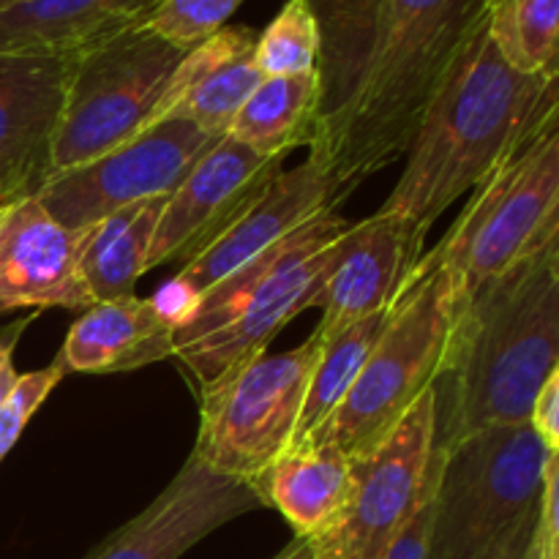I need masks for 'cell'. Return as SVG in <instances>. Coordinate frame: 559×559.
<instances>
[{"mask_svg":"<svg viewBox=\"0 0 559 559\" xmlns=\"http://www.w3.org/2000/svg\"><path fill=\"white\" fill-rule=\"evenodd\" d=\"M162 0H0V49L76 55L142 25Z\"/></svg>","mask_w":559,"mask_h":559,"instance_id":"obj_20","label":"cell"},{"mask_svg":"<svg viewBox=\"0 0 559 559\" xmlns=\"http://www.w3.org/2000/svg\"><path fill=\"white\" fill-rule=\"evenodd\" d=\"M559 74L513 69L484 25L473 33L420 115L402 178L380 211L431 224L519 151L555 129Z\"/></svg>","mask_w":559,"mask_h":559,"instance_id":"obj_2","label":"cell"},{"mask_svg":"<svg viewBox=\"0 0 559 559\" xmlns=\"http://www.w3.org/2000/svg\"><path fill=\"white\" fill-rule=\"evenodd\" d=\"M391 309L377 311V314L349 325L347 331L331 336L328 342H320V353H317L314 369L309 374V388H306V402L304 413H300L295 445L309 440L336 413V407L358 380L371 347L377 344L388 317H391Z\"/></svg>","mask_w":559,"mask_h":559,"instance_id":"obj_24","label":"cell"},{"mask_svg":"<svg viewBox=\"0 0 559 559\" xmlns=\"http://www.w3.org/2000/svg\"><path fill=\"white\" fill-rule=\"evenodd\" d=\"M218 136L189 120H158L104 156L49 175L33 194L69 229H85L134 202L169 197Z\"/></svg>","mask_w":559,"mask_h":559,"instance_id":"obj_10","label":"cell"},{"mask_svg":"<svg viewBox=\"0 0 559 559\" xmlns=\"http://www.w3.org/2000/svg\"><path fill=\"white\" fill-rule=\"evenodd\" d=\"M284 158L251 153L233 136H218L164 202L145 271L191 262L207 249L260 191L282 173Z\"/></svg>","mask_w":559,"mask_h":559,"instance_id":"obj_12","label":"cell"},{"mask_svg":"<svg viewBox=\"0 0 559 559\" xmlns=\"http://www.w3.org/2000/svg\"><path fill=\"white\" fill-rule=\"evenodd\" d=\"M557 480H559V453H551L549 462H546L544 491H540L538 516H535V530H533V540H530L527 559H559Z\"/></svg>","mask_w":559,"mask_h":559,"instance_id":"obj_30","label":"cell"},{"mask_svg":"<svg viewBox=\"0 0 559 559\" xmlns=\"http://www.w3.org/2000/svg\"><path fill=\"white\" fill-rule=\"evenodd\" d=\"M320 31L309 0H287L276 20L257 36L254 63L262 76H298L317 71Z\"/></svg>","mask_w":559,"mask_h":559,"instance_id":"obj_26","label":"cell"},{"mask_svg":"<svg viewBox=\"0 0 559 559\" xmlns=\"http://www.w3.org/2000/svg\"><path fill=\"white\" fill-rule=\"evenodd\" d=\"M76 246L80 229L55 222L36 194L0 202V317L22 309H91Z\"/></svg>","mask_w":559,"mask_h":559,"instance_id":"obj_16","label":"cell"},{"mask_svg":"<svg viewBox=\"0 0 559 559\" xmlns=\"http://www.w3.org/2000/svg\"><path fill=\"white\" fill-rule=\"evenodd\" d=\"M262 506L276 508L298 538L320 540L344 516L353 459L328 442H298L251 484Z\"/></svg>","mask_w":559,"mask_h":559,"instance_id":"obj_21","label":"cell"},{"mask_svg":"<svg viewBox=\"0 0 559 559\" xmlns=\"http://www.w3.org/2000/svg\"><path fill=\"white\" fill-rule=\"evenodd\" d=\"M559 240L464 295L435 385V445L527 424L535 396L559 369Z\"/></svg>","mask_w":559,"mask_h":559,"instance_id":"obj_3","label":"cell"},{"mask_svg":"<svg viewBox=\"0 0 559 559\" xmlns=\"http://www.w3.org/2000/svg\"><path fill=\"white\" fill-rule=\"evenodd\" d=\"M462 298L437 249L420 257L355 385L309 440L336 445L349 459L377 445L435 385Z\"/></svg>","mask_w":559,"mask_h":559,"instance_id":"obj_5","label":"cell"},{"mask_svg":"<svg viewBox=\"0 0 559 559\" xmlns=\"http://www.w3.org/2000/svg\"><path fill=\"white\" fill-rule=\"evenodd\" d=\"M175 355V320L151 298H118L82 311L58 360L74 374H120Z\"/></svg>","mask_w":559,"mask_h":559,"instance_id":"obj_19","label":"cell"},{"mask_svg":"<svg viewBox=\"0 0 559 559\" xmlns=\"http://www.w3.org/2000/svg\"><path fill=\"white\" fill-rule=\"evenodd\" d=\"M257 36L260 33L246 25H224L186 49L151 126L158 120H189L211 136L227 134L240 104L265 80L254 63Z\"/></svg>","mask_w":559,"mask_h":559,"instance_id":"obj_18","label":"cell"},{"mask_svg":"<svg viewBox=\"0 0 559 559\" xmlns=\"http://www.w3.org/2000/svg\"><path fill=\"white\" fill-rule=\"evenodd\" d=\"M440 456L429 559H480L538 511L551 453L530 424L475 431Z\"/></svg>","mask_w":559,"mask_h":559,"instance_id":"obj_7","label":"cell"},{"mask_svg":"<svg viewBox=\"0 0 559 559\" xmlns=\"http://www.w3.org/2000/svg\"><path fill=\"white\" fill-rule=\"evenodd\" d=\"M320 104L309 151L328 164L333 205L407 153L420 115L489 0H322Z\"/></svg>","mask_w":559,"mask_h":559,"instance_id":"obj_1","label":"cell"},{"mask_svg":"<svg viewBox=\"0 0 559 559\" xmlns=\"http://www.w3.org/2000/svg\"><path fill=\"white\" fill-rule=\"evenodd\" d=\"M314 557L317 559H331V557H325V555H322V551H317V549H314Z\"/></svg>","mask_w":559,"mask_h":559,"instance_id":"obj_35","label":"cell"},{"mask_svg":"<svg viewBox=\"0 0 559 559\" xmlns=\"http://www.w3.org/2000/svg\"><path fill=\"white\" fill-rule=\"evenodd\" d=\"M260 508L265 506L249 484L213 473L189 456L151 506L85 559H180L224 524Z\"/></svg>","mask_w":559,"mask_h":559,"instance_id":"obj_14","label":"cell"},{"mask_svg":"<svg viewBox=\"0 0 559 559\" xmlns=\"http://www.w3.org/2000/svg\"><path fill=\"white\" fill-rule=\"evenodd\" d=\"M559 240V126L473 189L435 246L464 295Z\"/></svg>","mask_w":559,"mask_h":559,"instance_id":"obj_8","label":"cell"},{"mask_svg":"<svg viewBox=\"0 0 559 559\" xmlns=\"http://www.w3.org/2000/svg\"><path fill=\"white\" fill-rule=\"evenodd\" d=\"M333 205V178L328 164L309 151L295 169H282L254 202L207 246L202 254L186 262L169 284V293L180 295V320L191 304L218 282L276 246L278 240L298 233L304 224Z\"/></svg>","mask_w":559,"mask_h":559,"instance_id":"obj_15","label":"cell"},{"mask_svg":"<svg viewBox=\"0 0 559 559\" xmlns=\"http://www.w3.org/2000/svg\"><path fill=\"white\" fill-rule=\"evenodd\" d=\"M273 559H317L314 544H311L309 538H298V535H295V538L289 540V544L284 546V549Z\"/></svg>","mask_w":559,"mask_h":559,"instance_id":"obj_34","label":"cell"},{"mask_svg":"<svg viewBox=\"0 0 559 559\" xmlns=\"http://www.w3.org/2000/svg\"><path fill=\"white\" fill-rule=\"evenodd\" d=\"M66 369L60 366L58 358H55L47 369L20 374L14 391H11L9 399L0 404V462H3V459L9 456L11 448L20 442L25 426L31 424L33 415L41 409V404L47 402L49 393L60 385Z\"/></svg>","mask_w":559,"mask_h":559,"instance_id":"obj_28","label":"cell"},{"mask_svg":"<svg viewBox=\"0 0 559 559\" xmlns=\"http://www.w3.org/2000/svg\"><path fill=\"white\" fill-rule=\"evenodd\" d=\"M317 104H320L317 71L298 76H265L240 104L227 136L257 156L284 158L293 147L311 145Z\"/></svg>","mask_w":559,"mask_h":559,"instance_id":"obj_23","label":"cell"},{"mask_svg":"<svg viewBox=\"0 0 559 559\" xmlns=\"http://www.w3.org/2000/svg\"><path fill=\"white\" fill-rule=\"evenodd\" d=\"M442 456L431 451V475L426 491L420 495L418 506L409 513V519L404 522V527L399 530L396 538L388 544V549L382 551L380 559H429L431 551V524H435V491H437V478H440Z\"/></svg>","mask_w":559,"mask_h":559,"instance_id":"obj_29","label":"cell"},{"mask_svg":"<svg viewBox=\"0 0 559 559\" xmlns=\"http://www.w3.org/2000/svg\"><path fill=\"white\" fill-rule=\"evenodd\" d=\"M347 227L338 207H328L200 295L175 328L173 358L205 388L267 353L273 336L314 306L333 243Z\"/></svg>","mask_w":559,"mask_h":559,"instance_id":"obj_4","label":"cell"},{"mask_svg":"<svg viewBox=\"0 0 559 559\" xmlns=\"http://www.w3.org/2000/svg\"><path fill=\"white\" fill-rule=\"evenodd\" d=\"M426 233L402 213L377 211L349 224L333 243L314 306L322 311L311 336L328 342L355 322L396 304L424 257Z\"/></svg>","mask_w":559,"mask_h":559,"instance_id":"obj_13","label":"cell"},{"mask_svg":"<svg viewBox=\"0 0 559 559\" xmlns=\"http://www.w3.org/2000/svg\"><path fill=\"white\" fill-rule=\"evenodd\" d=\"M486 27L524 74H559V0H489Z\"/></svg>","mask_w":559,"mask_h":559,"instance_id":"obj_25","label":"cell"},{"mask_svg":"<svg viewBox=\"0 0 559 559\" xmlns=\"http://www.w3.org/2000/svg\"><path fill=\"white\" fill-rule=\"evenodd\" d=\"M186 49L145 22L76 52L49 145L47 178L82 167L145 131Z\"/></svg>","mask_w":559,"mask_h":559,"instance_id":"obj_6","label":"cell"},{"mask_svg":"<svg viewBox=\"0 0 559 559\" xmlns=\"http://www.w3.org/2000/svg\"><path fill=\"white\" fill-rule=\"evenodd\" d=\"M27 322H31V317H27V320H20L14 328H9V331H0V404L9 399L16 380H20V371H16L14 366V349Z\"/></svg>","mask_w":559,"mask_h":559,"instance_id":"obj_32","label":"cell"},{"mask_svg":"<svg viewBox=\"0 0 559 559\" xmlns=\"http://www.w3.org/2000/svg\"><path fill=\"white\" fill-rule=\"evenodd\" d=\"M71 60L0 49V202L33 194L47 178Z\"/></svg>","mask_w":559,"mask_h":559,"instance_id":"obj_17","label":"cell"},{"mask_svg":"<svg viewBox=\"0 0 559 559\" xmlns=\"http://www.w3.org/2000/svg\"><path fill=\"white\" fill-rule=\"evenodd\" d=\"M167 197L134 202L91 227L80 229V260L82 282L91 293L93 304L102 300L131 298L140 282L151 251L153 233L164 211Z\"/></svg>","mask_w":559,"mask_h":559,"instance_id":"obj_22","label":"cell"},{"mask_svg":"<svg viewBox=\"0 0 559 559\" xmlns=\"http://www.w3.org/2000/svg\"><path fill=\"white\" fill-rule=\"evenodd\" d=\"M243 3L246 0H162L145 20V27L175 47L191 49L222 31Z\"/></svg>","mask_w":559,"mask_h":559,"instance_id":"obj_27","label":"cell"},{"mask_svg":"<svg viewBox=\"0 0 559 559\" xmlns=\"http://www.w3.org/2000/svg\"><path fill=\"white\" fill-rule=\"evenodd\" d=\"M320 342L262 353L200 388V435L191 456L227 478L254 484L295 445Z\"/></svg>","mask_w":559,"mask_h":559,"instance_id":"obj_9","label":"cell"},{"mask_svg":"<svg viewBox=\"0 0 559 559\" xmlns=\"http://www.w3.org/2000/svg\"><path fill=\"white\" fill-rule=\"evenodd\" d=\"M527 424L533 426L546 451L559 453V369L551 371L544 385H540Z\"/></svg>","mask_w":559,"mask_h":559,"instance_id":"obj_31","label":"cell"},{"mask_svg":"<svg viewBox=\"0 0 559 559\" xmlns=\"http://www.w3.org/2000/svg\"><path fill=\"white\" fill-rule=\"evenodd\" d=\"M431 445L435 391L429 388L377 445L353 459L344 516L325 538L311 540L314 549L331 559H380L426 491Z\"/></svg>","mask_w":559,"mask_h":559,"instance_id":"obj_11","label":"cell"},{"mask_svg":"<svg viewBox=\"0 0 559 559\" xmlns=\"http://www.w3.org/2000/svg\"><path fill=\"white\" fill-rule=\"evenodd\" d=\"M538 516V511H535ZM535 516L527 519V522L516 524L513 530H508L489 551H486L480 559H527V549L530 540H533V530H535Z\"/></svg>","mask_w":559,"mask_h":559,"instance_id":"obj_33","label":"cell"}]
</instances>
